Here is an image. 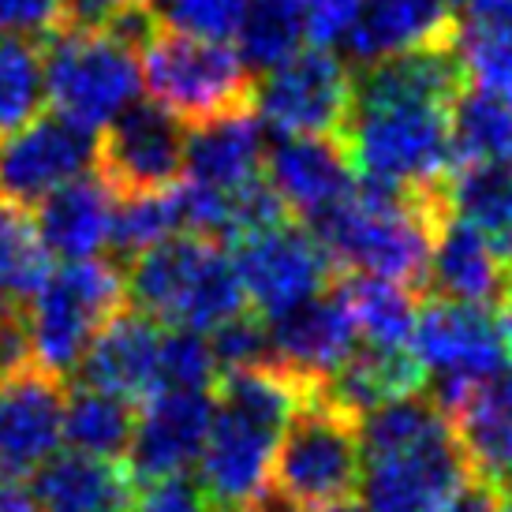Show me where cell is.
Instances as JSON below:
<instances>
[{
  "instance_id": "1",
  "label": "cell",
  "mask_w": 512,
  "mask_h": 512,
  "mask_svg": "<svg viewBox=\"0 0 512 512\" xmlns=\"http://www.w3.org/2000/svg\"><path fill=\"white\" fill-rule=\"evenodd\" d=\"M359 438V486L370 512H449L479 479L449 412L427 389L367 412Z\"/></svg>"
},
{
  "instance_id": "2",
  "label": "cell",
  "mask_w": 512,
  "mask_h": 512,
  "mask_svg": "<svg viewBox=\"0 0 512 512\" xmlns=\"http://www.w3.org/2000/svg\"><path fill=\"white\" fill-rule=\"evenodd\" d=\"M311 393V385L277 367L225 370L217 378L195 479L217 512H243L266 494L281 438Z\"/></svg>"
},
{
  "instance_id": "3",
  "label": "cell",
  "mask_w": 512,
  "mask_h": 512,
  "mask_svg": "<svg viewBox=\"0 0 512 512\" xmlns=\"http://www.w3.org/2000/svg\"><path fill=\"white\" fill-rule=\"evenodd\" d=\"M445 217V191L408 195L359 180L337 206L314 217L311 236L337 273L378 277L419 292L427 285L430 251Z\"/></svg>"
},
{
  "instance_id": "4",
  "label": "cell",
  "mask_w": 512,
  "mask_h": 512,
  "mask_svg": "<svg viewBox=\"0 0 512 512\" xmlns=\"http://www.w3.org/2000/svg\"><path fill=\"white\" fill-rule=\"evenodd\" d=\"M449 113L453 105L419 98H352L337 143L363 184L438 195L453 176Z\"/></svg>"
},
{
  "instance_id": "5",
  "label": "cell",
  "mask_w": 512,
  "mask_h": 512,
  "mask_svg": "<svg viewBox=\"0 0 512 512\" xmlns=\"http://www.w3.org/2000/svg\"><path fill=\"white\" fill-rule=\"evenodd\" d=\"M124 292L131 311L165 329L214 333L247 311L232 258L221 243L202 236H172L135 255L124 273Z\"/></svg>"
},
{
  "instance_id": "6",
  "label": "cell",
  "mask_w": 512,
  "mask_h": 512,
  "mask_svg": "<svg viewBox=\"0 0 512 512\" xmlns=\"http://www.w3.org/2000/svg\"><path fill=\"white\" fill-rule=\"evenodd\" d=\"M412 356L423 367L427 393L453 412L475 389L498 382L512 363V311L423 299L415 318Z\"/></svg>"
},
{
  "instance_id": "7",
  "label": "cell",
  "mask_w": 512,
  "mask_h": 512,
  "mask_svg": "<svg viewBox=\"0 0 512 512\" xmlns=\"http://www.w3.org/2000/svg\"><path fill=\"white\" fill-rule=\"evenodd\" d=\"M143 90L184 128H199L221 116L251 113L255 72L228 42L187 38L161 27L143 49Z\"/></svg>"
},
{
  "instance_id": "8",
  "label": "cell",
  "mask_w": 512,
  "mask_h": 512,
  "mask_svg": "<svg viewBox=\"0 0 512 512\" xmlns=\"http://www.w3.org/2000/svg\"><path fill=\"white\" fill-rule=\"evenodd\" d=\"M124 307V273L109 258L64 262L60 270H49L42 288L23 307L34 367L53 378L75 374L90 341Z\"/></svg>"
},
{
  "instance_id": "9",
  "label": "cell",
  "mask_w": 512,
  "mask_h": 512,
  "mask_svg": "<svg viewBox=\"0 0 512 512\" xmlns=\"http://www.w3.org/2000/svg\"><path fill=\"white\" fill-rule=\"evenodd\" d=\"M139 53L113 42L101 30H68L60 27L45 38V98L53 113L68 116L90 131L109 128L143 101V68Z\"/></svg>"
},
{
  "instance_id": "10",
  "label": "cell",
  "mask_w": 512,
  "mask_h": 512,
  "mask_svg": "<svg viewBox=\"0 0 512 512\" xmlns=\"http://www.w3.org/2000/svg\"><path fill=\"white\" fill-rule=\"evenodd\" d=\"M359 471H363L359 419L314 389L292 415L273 460L277 494L303 512L326 509L356 490Z\"/></svg>"
},
{
  "instance_id": "11",
  "label": "cell",
  "mask_w": 512,
  "mask_h": 512,
  "mask_svg": "<svg viewBox=\"0 0 512 512\" xmlns=\"http://www.w3.org/2000/svg\"><path fill=\"white\" fill-rule=\"evenodd\" d=\"M228 258L247 299V311H255L266 322L329 292L341 277L322 243L311 236V228L292 221L240 236Z\"/></svg>"
},
{
  "instance_id": "12",
  "label": "cell",
  "mask_w": 512,
  "mask_h": 512,
  "mask_svg": "<svg viewBox=\"0 0 512 512\" xmlns=\"http://www.w3.org/2000/svg\"><path fill=\"white\" fill-rule=\"evenodd\" d=\"M352 68L333 49H307L255 86L262 128L277 135L337 139L352 113Z\"/></svg>"
},
{
  "instance_id": "13",
  "label": "cell",
  "mask_w": 512,
  "mask_h": 512,
  "mask_svg": "<svg viewBox=\"0 0 512 512\" xmlns=\"http://www.w3.org/2000/svg\"><path fill=\"white\" fill-rule=\"evenodd\" d=\"M98 165V131L60 113L34 116L27 128L0 139V199L38 206L72 180L90 176Z\"/></svg>"
},
{
  "instance_id": "14",
  "label": "cell",
  "mask_w": 512,
  "mask_h": 512,
  "mask_svg": "<svg viewBox=\"0 0 512 512\" xmlns=\"http://www.w3.org/2000/svg\"><path fill=\"white\" fill-rule=\"evenodd\" d=\"M187 128L154 101H135L98 139L101 180L116 195H143L180 184Z\"/></svg>"
},
{
  "instance_id": "15",
  "label": "cell",
  "mask_w": 512,
  "mask_h": 512,
  "mask_svg": "<svg viewBox=\"0 0 512 512\" xmlns=\"http://www.w3.org/2000/svg\"><path fill=\"white\" fill-rule=\"evenodd\" d=\"M266 333H270L273 367L292 374L296 382L311 385V389L333 382L337 370L352 359L359 344L356 322H352L341 285L270 318Z\"/></svg>"
},
{
  "instance_id": "16",
  "label": "cell",
  "mask_w": 512,
  "mask_h": 512,
  "mask_svg": "<svg viewBox=\"0 0 512 512\" xmlns=\"http://www.w3.org/2000/svg\"><path fill=\"white\" fill-rule=\"evenodd\" d=\"M64 382L38 367L0 378V479H34L64 441Z\"/></svg>"
},
{
  "instance_id": "17",
  "label": "cell",
  "mask_w": 512,
  "mask_h": 512,
  "mask_svg": "<svg viewBox=\"0 0 512 512\" xmlns=\"http://www.w3.org/2000/svg\"><path fill=\"white\" fill-rule=\"evenodd\" d=\"M214 419V393L191 389H161L146 400L135 419V438L128 449V475L139 486L187 475L199 464L206 434Z\"/></svg>"
},
{
  "instance_id": "18",
  "label": "cell",
  "mask_w": 512,
  "mask_h": 512,
  "mask_svg": "<svg viewBox=\"0 0 512 512\" xmlns=\"http://www.w3.org/2000/svg\"><path fill=\"white\" fill-rule=\"evenodd\" d=\"M262 180L273 187L288 217H303L307 225L356 187L341 143L318 135H281L277 146H266Z\"/></svg>"
},
{
  "instance_id": "19",
  "label": "cell",
  "mask_w": 512,
  "mask_h": 512,
  "mask_svg": "<svg viewBox=\"0 0 512 512\" xmlns=\"http://www.w3.org/2000/svg\"><path fill=\"white\" fill-rule=\"evenodd\" d=\"M460 23L449 0H363L359 23L348 34V57L359 68L423 49H453Z\"/></svg>"
},
{
  "instance_id": "20",
  "label": "cell",
  "mask_w": 512,
  "mask_h": 512,
  "mask_svg": "<svg viewBox=\"0 0 512 512\" xmlns=\"http://www.w3.org/2000/svg\"><path fill=\"white\" fill-rule=\"evenodd\" d=\"M157 352L161 329L146 314L124 307L113 314L79 359V385L124 397L128 404L157 393Z\"/></svg>"
},
{
  "instance_id": "21",
  "label": "cell",
  "mask_w": 512,
  "mask_h": 512,
  "mask_svg": "<svg viewBox=\"0 0 512 512\" xmlns=\"http://www.w3.org/2000/svg\"><path fill=\"white\" fill-rule=\"evenodd\" d=\"M113 217L116 191L101 176H83L38 202L34 225H38L49 258L57 255L64 262H86V258H101V251H109Z\"/></svg>"
},
{
  "instance_id": "22",
  "label": "cell",
  "mask_w": 512,
  "mask_h": 512,
  "mask_svg": "<svg viewBox=\"0 0 512 512\" xmlns=\"http://www.w3.org/2000/svg\"><path fill=\"white\" fill-rule=\"evenodd\" d=\"M423 292L430 299H449V303H468V307H501L505 258L475 228L456 217H445V225L434 236Z\"/></svg>"
},
{
  "instance_id": "23",
  "label": "cell",
  "mask_w": 512,
  "mask_h": 512,
  "mask_svg": "<svg viewBox=\"0 0 512 512\" xmlns=\"http://www.w3.org/2000/svg\"><path fill=\"white\" fill-rule=\"evenodd\" d=\"M266 161V128L251 113H232L199 128H187V184L236 191L262 176Z\"/></svg>"
},
{
  "instance_id": "24",
  "label": "cell",
  "mask_w": 512,
  "mask_h": 512,
  "mask_svg": "<svg viewBox=\"0 0 512 512\" xmlns=\"http://www.w3.org/2000/svg\"><path fill=\"white\" fill-rule=\"evenodd\" d=\"M42 512H128L135 479L113 460L60 453L34 475Z\"/></svg>"
},
{
  "instance_id": "25",
  "label": "cell",
  "mask_w": 512,
  "mask_h": 512,
  "mask_svg": "<svg viewBox=\"0 0 512 512\" xmlns=\"http://www.w3.org/2000/svg\"><path fill=\"white\" fill-rule=\"evenodd\" d=\"M135 419H139L135 404L124 397L75 385L64 397V445L79 456L120 464V456H128L135 438Z\"/></svg>"
},
{
  "instance_id": "26",
  "label": "cell",
  "mask_w": 512,
  "mask_h": 512,
  "mask_svg": "<svg viewBox=\"0 0 512 512\" xmlns=\"http://www.w3.org/2000/svg\"><path fill=\"white\" fill-rule=\"evenodd\" d=\"M453 169H512V109L464 86L449 113Z\"/></svg>"
},
{
  "instance_id": "27",
  "label": "cell",
  "mask_w": 512,
  "mask_h": 512,
  "mask_svg": "<svg viewBox=\"0 0 512 512\" xmlns=\"http://www.w3.org/2000/svg\"><path fill=\"white\" fill-rule=\"evenodd\" d=\"M341 288L363 348L412 352L415 318H419V303H415L412 288L378 281V277H348Z\"/></svg>"
},
{
  "instance_id": "28",
  "label": "cell",
  "mask_w": 512,
  "mask_h": 512,
  "mask_svg": "<svg viewBox=\"0 0 512 512\" xmlns=\"http://www.w3.org/2000/svg\"><path fill=\"white\" fill-rule=\"evenodd\" d=\"M449 217L475 228L505 262L512 258V169H456L445 180Z\"/></svg>"
},
{
  "instance_id": "29",
  "label": "cell",
  "mask_w": 512,
  "mask_h": 512,
  "mask_svg": "<svg viewBox=\"0 0 512 512\" xmlns=\"http://www.w3.org/2000/svg\"><path fill=\"white\" fill-rule=\"evenodd\" d=\"M240 57L251 72H273L307 42V0H247L236 30Z\"/></svg>"
},
{
  "instance_id": "30",
  "label": "cell",
  "mask_w": 512,
  "mask_h": 512,
  "mask_svg": "<svg viewBox=\"0 0 512 512\" xmlns=\"http://www.w3.org/2000/svg\"><path fill=\"white\" fill-rule=\"evenodd\" d=\"M45 277L49 251L30 210L0 199V311H23Z\"/></svg>"
},
{
  "instance_id": "31",
  "label": "cell",
  "mask_w": 512,
  "mask_h": 512,
  "mask_svg": "<svg viewBox=\"0 0 512 512\" xmlns=\"http://www.w3.org/2000/svg\"><path fill=\"white\" fill-rule=\"evenodd\" d=\"M184 236L180 228V202H176V184L165 191H143V195H116L113 217V243L109 251L124 255L131 262L157 243Z\"/></svg>"
},
{
  "instance_id": "32",
  "label": "cell",
  "mask_w": 512,
  "mask_h": 512,
  "mask_svg": "<svg viewBox=\"0 0 512 512\" xmlns=\"http://www.w3.org/2000/svg\"><path fill=\"white\" fill-rule=\"evenodd\" d=\"M456 57L471 90H483L512 109V15L494 23H468L456 34Z\"/></svg>"
},
{
  "instance_id": "33",
  "label": "cell",
  "mask_w": 512,
  "mask_h": 512,
  "mask_svg": "<svg viewBox=\"0 0 512 512\" xmlns=\"http://www.w3.org/2000/svg\"><path fill=\"white\" fill-rule=\"evenodd\" d=\"M45 68L42 53L19 38H0V139L42 116Z\"/></svg>"
},
{
  "instance_id": "34",
  "label": "cell",
  "mask_w": 512,
  "mask_h": 512,
  "mask_svg": "<svg viewBox=\"0 0 512 512\" xmlns=\"http://www.w3.org/2000/svg\"><path fill=\"white\" fill-rule=\"evenodd\" d=\"M217 356L206 333L195 329H161V352H157V393L161 389H191V393H214Z\"/></svg>"
},
{
  "instance_id": "35",
  "label": "cell",
  "mask_w": 512,
  "mask_h": 512,
  "mask_svg": "<svg viewBox=\"0 0 512 512\" xmlns=\"http://www.w3.org/2000/svg\"><path fill=\"white\" fill-rule=\"evenodd\" d=\"M150 8L165 30L206 42H228L240 30L247 0H150Z\"/></svg>"
},
{
  "instance_id": "36",
  "label": "cell",
  "mask_w": 512,
  "mask_h": 512,
  "mask_svg": "<svg viewBox=\"0 0 512 512\" xmlns=\"http://www.w3.org/2000/svg\"><path fill=\"white\" fill-rule=\"evenodd\" d=\"M214 356L221 370H247V367H273L270 363V333H266V318L255 311H240L228 318L225 326L210 333Z\"/></svg>"
},
{
  "instance_id": "37",
  "label": "cell",
  "mask_w": 512,
  "mask_h": 512,
  "mask_svg": "<svg viewBox=\"0 0 512 512\" xmlns=\"http://www.w3.org/2000/svg\"><path fill=\"white\" fill-rule=\"evenodd\" d=\"M64 27V0H0V38H53Z\"/></svg>"
},
{
  "instance_id": "38",
  "label": "cell",
  "mask_w": 512,
  "mask_h": 512,
  "mask_svg": "<svg viewBox=\"0 0 512 512\" xmlns=\"http://www.w3.org/2000/svg\"><path fill=\"white\" fill-rule=\"evenodd\" d=\"M128 512H217V509L210 505V498L202 494V486L195 479L176 475V479H161V483L135 490Z\"/></svg>"
},
{
  "instance_id": "39",
  "label": "cell",
  "mask_w": 512,
  "mask_h": 512,
  "mask_svg": "<svg viewBox=\"0 0 512 512\" xmlns=\"http://www.w3.org/2000/svg\"><path fill=\"white\" fill-rule=\"evenodd\" d=\"M363 0H307V38L314 49L344 45L359 23Z\"/></svg>"
},
{
  "instance_id": "40",
  "label": "cell",
  "mask_w": 512,
  "mask_h": 512,
  "mask_svg": "<svg viewBox=\"0 0 512 512\" xmlns=\"http://www.w3.org/2000/svg\"><path fill=\"white\" fill-rule=\"evenodd\" d=\"M449 4L468 23H494V19H509L512 15V0H449Z\"/></svg>"
},
{
  "instance_id": "41",
  "label": "cell",
  "mask_w": 512,
  "mask_h": 512,
  "mask_svg": "<svg viewBox=\"0 0 512 512\" xmlns=\"http://www.w3.org/2000/svg\"><path fill=\"white\" fill-rule=\"evenodd\" d=\"M0 512H42L34 490H27L15 479H0Z\"/></svg>"
},
{
  "instance_id": "42",
  "label": "cell",
  "mask_w": 512,
  "mask_h": 512,
  "mask_svg": "<svg viewBox=\"0 0 512 512\" xmlns=\"http://www.w3.org/2000/svg\"><path fill=\"white\" fill-rule=\"evenodd\" d=\"M243 512H303V509H299V505H292L288 498H281L277 490H266V494H262L251 509H243Z\"/></svg>"
},
{
  "instance_id": "43",
  "label": "cell",
  "mask_w": 512,
  "mask_h": 512,
  "mask_svg": "<svg viewBox=\"0 0 512 512\" xmlns=\"http://www.w3.org/2000/svg\"><path fill=\"white\" fill-rule=\"evenodd\" d=\"M318 512H370V509L352 498H344V501H337V505H326V509H318Z\"/></svg>"
},
{
  "instance_id": "44",
  "label": "cell",
  "mask_w": 512,
  "mask_h": 512,
  "mask_svg": "<svg viewBox=\"0 0 512 512\" xmlns=\"http://www.w3.org/2000/svg\"><path fill=\"white\" fill-rule=\"evenodd\" d=\"M505 307L512 311V258L505 262Z\"/></svg>"
},
{
  "instance_id": "45",
  "label": "cell",
  "mask_w": 512,
  "mask_h": 512,
  "mask_svg": "<svg viewBox=\"0 0 512 512\" xmlns=\"http://www.w3.org/2000/svg\"><path fill=\"white\" fill-rule=\"evenodd\" d=\"M498 512H512V498H501L498 501Z\"/></svg>"
},
{
  "instance_id": "46",
  "label": "cell",
  "mask_w": 512,
  "mask_h": 512,
  "mask_svg": "<svg viewBox=\"0 0 512 512\" xmlns=\"http://www.w3.org/2000/svg\"><path fill=\"white\" fill-rule=\"evenodd\" d=\"M139 4H150V0H139Z\"/></svg>"
}]
</instances>
